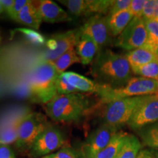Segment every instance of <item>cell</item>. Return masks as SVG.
Instances as JSON below:
<instances>
[{
    "label": "cell",
    "instance_id": "6da1fadb",
    "mask_svg": "<svg viewBox=\"0 0 158 158\" xmlns=\"http://www.w3.org/2000/svg\"><path fill=\"white\" fill-rule=\"evenodd\" d=\"M91 73L99 84L118 88L127 84L133 72L125 55L102 48L92 62Z\"/></svg>",
    "mask_w": 158,
    "mask_h": 158
},
{
    "label": "cell",
    "instance_id": "7a4b0ae2",
    "mask_svg": "<svg viewBox=\"0 0 158 158\" xmlns=\"http://www.w3.org/2000/svg\"><path fill=\"white\" fill-rule=\"evenodd\" d=\"M88 98L81 94H56L46 104L45 111L55 122L78 121L89 110Z\"/></svg>",
    "mask_w": 158,
    "mask_h": 158
},
{
    "label": "cell",
    "instance_id": "3957f363",
    "mask_svg": "<svg viewBox=\"0 0 158 158\" xmlns=\"http://www.w3.org/2000/svg\"><path fill=\"white\" fill-rule=\"evenodd\" d=\"M59 73L53 62L43 60L35 65L29 77V92L35 102L48 103L57 93Z\"/></svg>",
    "mask_w": 158,
    "mask_h": 158
},
{
    "label": "cell",
    "instance_id": "277c9868",
    "mask_svg": "<svg viewBox=\"0 0 158 158\" xmlns=\"http://www.w3.org/2000/svg\"><path fill=\"white\" fill-rule=\"evenodd\" d=\"M158 94V81L143 77H132L127 84L118 88L108 87L100 94V104L114 100Z\"/></svg>",
    "mask_w": 158,
    "mask_h": 158
},
{
    "label": "cell",
    "instance_id": "5b68a950",
    "mask_svg": "<svg viewBox=\"0 0 158 158\" xmlns=\"http://www.w3.org/2000/svg\"><path fill=\"white\" fill-rule=\"evenodd\" d=\"M50 126L42 114L29 113L23 118L18 129V138L15 142L17 149L22 152L30 151L39 135Z\"/></svg>",
    "mask_w": 158,
    "mask_h": 158
},
{
    "label": "cell",
    "instance_id": "8992f818",
    "mask_svg": "<svg viewBox=\"0 0 158 158\" xmlns=\"http://www.w3.org/2000/svg\"><path fill=\"white\" fill-rule=\"evenodd\" d=\"M146 96L123 98L106 103L102 115L103 123L118 128L127 124Z\"/></svg>",
    "mask_w": 158,
    "mask_h": 158
},
{
    "label": "cell",
    "instance_id": "52a82bcc",
    "mask_svg": "<svg viewBox=\"0 0 158 158\" xmlns=\"http://www.w3.org/2000/svg\"><path fill=\"white\" fill-rule=\"evenodd\" d=\"M147 40V30L142 18L134 17L116 39L115 45L124 50L143 48Z\"/></svg>",
    "mask_w": 158,
    "mask_h": 158
},
{
    "label": "cell",
    "instance_id": "ba28073f",
    "mask_svg": "<svg viewBox=\"0 0 158 158\" xmlns=\"http://www.w3.org/2000/svg\"><path fill=\"white\" fill-rule=\"evenodd\" d=\"M158 122V94L146 96L127 124L133 130H139Z\"/></svg>",
    "mask_w": 158,
    "mask_h": 158
},
{
    "label": "cell",
    "instance_id": "9c48e42d",
    "mask_svg": "<svg viewBox=\"0 0 158 158\" xmlns=\"http://www.w3.org/2000/svg\"><path fill=\"white\" fill-rule=\"evenodd\" d=\"M82 34L90 37L98 45L99 51L110 42L112 35L108 26V17L94 14L89 18L82 27H80Z\"/></svg>",
    "mask_w": 158,
    "mask_h": 158
},
{
    "label": "cell",
    "instance_id": "30bf717a",
    "mask_svg": "<svg viewBox=\"0 0 158 158\" xmlns=\"http://www.w3.org/2000/svg\"><path fill=\"white\" fill-rule=\"evenodd\" d=\"M118 127L103 123L92 133L83 144L81 152L84 158H94L109 143L114 135L118 132Z\"/></svg>",
    "mask_w": 158,
    "mask_h": 158
},
{
    "label": "cell",
    "instance_id": "8fae6325",
    "mask_svg": "<svg viewBox=\"0 0 158 158\" xmlns=\"http://www.w3.org/2000/svg\"><path fill=\"white\" fill-rule=\"evenodd\" d=\"M64 143V138L60 130L50 126L37 138L29 151V155L31 157H44L63 147Z\"/></svg>",
    "mask_w": 158,
    "mask_h": 158
},
{
    "label": "cell",
    "instance_id": "7c38bea8",
    "mask_svg": "<svg viewBox=\"0 0 158 158\" xmlns=\"http://www.w3.org/2000/svg\"><path fill=\"white\" fill-rule=\"evenodd\" d=\"M81 35V31L80 28L53 35L52 37L56 41L57 48L54 51H45L43 56V60L54 62L65 52L76 46Z\"/></svg>",
    "mask_w": 158,
    "mask_h": 158
},
{
    "label": "cell",
    "instance_id": "4fadbf2b",
    "mask_svg": "<svg viewBox=\"0 0 158 158\" xmlns=\"http://www.w3.org/2000/svg\"><path fill=\"white\" fill-rule=\"evenodd\" d=\"M43 21L48 23H61L70 21L72 18L56 3L50 0L33 2Z\"/></svg>",
    "mask_w": 158,
    "mask_h": 158
},
{
    "label": "cell",
    "instance_id": "5bb4252c",
    "mask_svg": "<svg viewBox=\"0 0 158 158\" xmlns=\"http://www.w3.org/2000/svg\"><path fill=\"white\" fill-rule=\"evenodd\" d=\"M67 81L73 86L78 92L94 93L100 96L104 91L110 86L99 84L98 83L92 81L86 77L74 72H64L62 73Z\"/></svg>",
    "mask_w": 158,
    "mask_h": 158
},
{
    "label": "cell",
    "instance_id": "9a60e30c",
    "mask_svg": "<svg viewBox=\"0 0 158 158\" xmlns=\"http://www.w3.org/2000/svg\"><path fill=\"white\" fill-rule=\"evenodd\" d=\"M76 50L80 58L81 63L84 65H87L93 62L98 53L99 48L96 43L90 37L81 33L76 46Z\"/></svg>",
    "mask_w": 158,
    "mask_h": 158
},
{
    "label": "cell",
    "instance_id": "2e32d148",
    "mask_svg": "<svg viewBox=\"0 0 158 158\" xmlns=\"http://www.w3.org/2000/svg\"><path fill=\"white\" fill-rule=\"evenodd\" d=\"M15 21L31 27L33 29H38L43 20L34 2L29 1L18 15Z\"/></svg>",
    "mask_w": 158,
    "mask_h": 158
},
{
    "label": "cell",
    "instance_id": "e0dca14e",
    "mask_svg": "<svg viewBox=\"0 0 158 158\" xmlns=\"http://www.w3.org/2000/svg\"><path fill=\"white\" fill-rule=\"evenodd\" d=\"M125 56L127 59L131 70L143 66L158 59L155 53L143 47L128 51Z\"/></svg>",
    "mask_w": 158,
    "mask_h": 158
},
{
    "label": "cell",
    "instance_id": "ac0fdd59",
    "mask_svg": "<svg viewBox=\"0 0 158 158\" xmlns=\"http://www.w3.org/2000/svg\"><path fill=\"white\" fill-rule=\"evenodd\" d=\"M108 26L112 37L118 36L134 18L129 10L118 12L112 15H108Z\"/></svg>",
    "mask_w": 158,
    "mask_h": 158
},
{
    "label": "cell",
    "instance_id": "d6986e66",
    "mask_svg": "<svg viewBox=\"0 0 158 158\" xmlns=\"http://www.w3.org/2000/svg\"><path fill=\"white\" fill-rule=\"evenodd\" d=\"M129 134L124 131L117 132L112 139L110 140L109 143L101 150L100 152L97 154L94 158H114L116 155L123 147L124 142L127 139Z\"/></svg>",
    "mask_w": 158,
    "mask_h": 158
},
{
    "label": "cell",
    "instance_id": "ffe728a7",
    "mask_svg": "<svg viewBox=\"0 0 158 158\" xmlns=\"http://www.w3.org/2000/svg\"><path fill=\"white\" fill-rule=\"evenodd\" d=\"M141 147L142 145L138 138L129 134L123 147L114 158H136Z\"/></svg>",
    "mask_w": 158,
    "mask_h": 158
},
{
    "label": "cell",
    "instance_id": "44dd1931",
    "mask_svg": "<svg viewBox=\"0 0 158 158\" xmlns=\"http://www.w3.org/2000/svg\"><path fill=\"white\" fill-rule=\"evenodd\" d=\"M80 62V58L77 54L76 50L75 48H71L56 59L53 62V64H54L57 73L60 75L64 73L65 70L72 64Z\"/></svg>",
    "mask_w": 158,
    "mask_h": 158
},
{
    "label": "cell",
    "instance_id": "7402d4cb",
    "mask_svg": "<svg viewBox=\"0 0 158 158\" xmlns=\"http://www.w3.org/2000/svg\"><path fill=\"white\" fill-rule=\"evenodd\" d=\"M138 131L144 145L152 149L158 148V122L144 127Z\"/></svg>",
    "mask_w": 158,
    "mask_h": 158
},
{
    "label": "cell",
    "instance_id": "603a6c76",
    "mask_svg": "<svg viewBox=\"0 0 158 158\" xmlns=\"http://www.w3.org/2000/svg\"><path fill=\"white\" fill-rule=\"evenodd\" d=\"M144 22L147 30V40L143 48L152 51L156 54L158 47V21L155 20H147L144 21Z\"/></svg>",
    "mask_w": 158,
    "mask_h": 158
},
{
    "label": "cell",
    "instance_id": "cb8c5ba5",
    "mask_svg": "<svg viewBox=\"0 0 158 158\" xmlns=\"http://www.w3.org/2000/svg\"><path fill=\"white\" fill-rule=\"evenodd\" d=\"M132 72L141 77L158 81V59L143 66L132 69Z\"/></svg>",
    "mask_w": 158,
    "mask_h": 158
},
{
    "label": "cell",
    "instance_id": "d4e9b609",
    "mask_svg": "<svg viewBox=\"0 0 158 158\" xmlns=\"http://www.w3.org/2000/svg\"><path fill=\"white\" fill-rule=\"evenodd\" d=\"M59 2L66 6L70 13L74 16L78 17L83 15L87 14V0H66L59 1Z\"/></svg>",
    "mask_w": 158,
    "mask_h": 158
},
{
    "label": "cell",
    "instance_id": "484cf974",
    "mask_svg": "<svg viewBox=\"0 0 158 158\" xmlns=\"http://www.w3.org/2000/svg\"><path fill=\"white\" fill-rule=\"evenodd\" d=\"M114 1L110 0H92L87 1V14L95 13V14L103 15L108 13L110 7Z\"/></svg>",
    "mask_w": 158,
    "mask_h": 158
},
{
    "label": "cell",
    "instance_id": "4316f807",
    "mask_svg": "<svg viewBox=\"0 0 158 158\" xmlns=\"http://www.w3.org/2000/svg\"><path fill=\"white\" fill-rule=\"evenodd\" d=\"M14 31L22 34L26 39L29 43L33 45H43L46 43L45 37L38 31L35 29H31L28 28H18L15 29Z\"/></svg>",
    "mask_w": 158,
    "mask_h": 158
},
{
    "label": "cell",
    "instance_id": "83f0119b",
    "mask_svg": "<svg viewBox=\"0 0 158 158\" xmlns=\"http://www.w3.org/2000/svg\"><path fill=\"white\" fill-rule=\"evenodd\" d=\"M142 19L144 21L158 19V0H147L144 5Z\"/></svg>",
    "mask_w": 158,
    "mask_h": 158
},
{
    "label": "cell",
    "instance_id": "f1b7e54d",
    "mask_svg": "<svg viewBox=\"0 0 158 158\" xmlns=\"http://www.w3.org/2000/svg\"><path fill=\"white\" fill-rule=\"evenodd\" d=\"M56 88L57 93L62 94H69L77 93L78 91L75 89L73 86H72L67 81L64 77L62 76V74L59 75L57 77L56 83Z\"/></svg>",
    "mask_w": 158,
    "mask_h": 158
},
{
    "label": "cell",
    "instance_id": "f546056e",
    "mask_svg": "<svg viewBox=\"0 0 158 158\" xmlns=\"http://www.w3.org/2000/svg\"><path fill=\"white\" fill-rule=\"evenodd\" d=\"M42 158H84L81 152L71 149L64 148L56 153L44 156Z\"/></svg>",
    "mask_w": 158,
    "mask_h": 158
},
{
    "label": "cell",
    "instance_id": "4dcf8cb0",
    "mask_svg": "<svg viewBox=\"0 0 158 158\" xmlns=\"http://www.w3.org/2000/svg\"><path fill=\"white\" fill-rule=\"evenodd\" d=\"M145 3V0H133V1H131L128 10L131 13V14L133 15V17L141 18Z\"/></svg>",
    "mask_w": 158,
    "mask_h": 158
},
{
    "label": "cell",
    "instance_id": "1f68e13d",
    "mask_svg": "<svg viewBox=\"0 0 158 158\" xmlns=\"http://www.w3.org/2000/svg\"><path fill=\"white\" fill-rule=\"evenodd\" d=\"M131 1L130 0H117L114 1L111 7H110L108 15H112L118 12L128 10L130 7Z\"/></svg>",
    "mask_w": 158,
    "mask_h": 158
},
{
    "label": "cell",
    "instance_id": "d6a6232c",
    "mask_svg": "<svg viewBox=\"0 0 158 158\" xmlns=\"http://www.w3.org/2000/svg\"><path fill=\"white\" fill-rule=\"evenodd\" d=\"M28 2L29 1H27V0H16V1H15L10 10L7 13L9 17L13 21H15L18 15L19 14L23 7L28 3Z\"/></svg>",
    "mask_w": 158,
    "mask_h": 158
},
{
    "label": "cell",
    "instance_id": "836d02e7",
    "mask_svg": "<svg viewBox=\"0 0 158 158\" xmlns=\"http://www.w3.org/2000/svg\"><path fill=\"white\" fill-rule=\"evenodd\" d=\"M0 158H15L14 152L8 145L0 144Z\"/></svg>",
    "mask_w": 158,
    "mask_h": 158
},
{
    "label": "cell",
    "instance_id": "e575fe53",
    "mask_svg": "<svg viewBox=\"0 0 158 158\" xmlns=\"http://www.w3.org/2000/svg\"><path fill=\"white\" fill-rule=\"evenodd\" d=\"M45 45H46V47L48 49V51H54L57 48V44H56V40H55L54 38H53V37L48 39V40L46 41V43H45Z\"/></svg>",
    "mask_w": 158,
    "mask_h": 158
},
{
    "label": "cell",
    "instance_id": "d590c367",
    "mask_svg": "<svg viewBox=\"0 0 158 158\" xmlns=\"http://www.w3.org/2000/svg\"><path fill=\"white\" fill-rule=\"evenodd\" d=\"M136 158H154V155L151 150L143 149L140 151Z\"/></svg>",
    "mask_w": 158,
    "mask_h": 158
},
{
    "label": "cell",
    "instance_id": "8d00e7d4",
    "mask_svg": "<svg viewBox=\"0 0 158 158\" xmlns=\"http://www.w3.org/2000/svg\"><path fill=\"white\" fill-rule=\"evenodd\" d=\"M14 2L15 1H13V0H0V4H1V5L2 6L4 10H5V11H6L7 13V12L10 10L12 6L13 5Z\"/></svg>",
    "mask_w": 158,
    "mask_h": 158
},
{
    "label": "cell",
    "instance_id": "74e56055",
    "mask_svg": "<svg viewBox=\"0 0 158 158\" xmlns=\"http://www.w3.org/2000/svg\"><path fill=\"white\" fill-rule=\"evenodd\" d=\"M3 11H5V10H4L1 4H0V15H1L2 13H3Z\"/></svg>",
    "mask_w": 158,
    "mask_h": 158
},
{
    "label": "cell",
    "instance_id": "f35d334b",
    "mask_svg": "<svg viewBox=\"0 0 158 158\" xmlns=\"http://www.w3.org/2000/svg\"><path fill=\"white\" fill-rule=\"evenodd\" d=\"M4 50H5V49H4L3 48H0V56H1V55L3 54Z\"/></svg>",
    "mask_w": 158,
    "mask_h": 158
},
{
    "label": "cell",
    "instance_id": "ab89813d",
    "mask_svg": "<svg viewBox=\"0 0 158 158\" xmlns=\"http://www.w3.org/2000/svg\"><path fill=\"white\" fill-rule=\"evenodd\" d=\"M156 55H157V58H158V47H157V51H156Z\"/></svg>",
    "mask_w": 158,
    "mask_h": 158
},
{
    "label": "cell",
    "instance_id": "60d3db41",
    "mask_svg": "<svg viewBox=\"0 0 158 158\" xmlns=\"http://www.w3.org/2000/svg\"><path fill=\"white\" fill-rule=\"evenodd\" d=\"M2 42V36H1V34H0V43Z\"/></svg>",
    "mask_w": 158,
    "mask_h": 158
},
{
    "label": "cell",
    "instance_id": "b9f144b4",
    "mask_svg": "<svg viewBox=\"0 0 158 158\" xmlns=\"http://www.w3.org/2000/svg\"><path fill=\"white\" fill-rule=\"evenodd\" d=\"M155 158H158V153L157 154V155H156V156H155Z\"/></svg>",
    "mask_w": 158,
    "mask_h": 158
},
{
    "label": "cell",
    "instance_id": "7bdbcfd3",
    "mask_svg": "<svg viewBox=\"0 0 158 158\" xmlns=\"http://www.w3.org/2000/svg\"><path fill=\"white\" fill-rule=\"evenodd\" d=\"M156 21H158V19H157V20H156Z\"/></svg>",
    "mask_w": 158,
    "mask_h": 158
}]
</instances>
